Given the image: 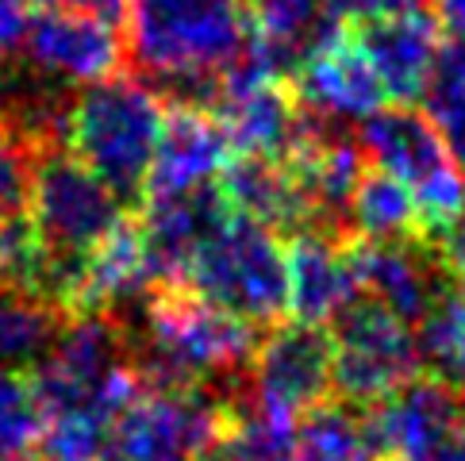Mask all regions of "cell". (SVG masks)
Wrapping results in <instances>:
<instances>
[{
  "instance_id": "6da1fadb",
  "label": "cell",
  "mask_w": 465,
  "mask_h": 461,
  "mask_svg": "<svg viewBox=\"0 0 465 461\" xmlns=\"http://www.w3.org/2000/svg\"><path fill=\"white\" fill-rule=\"evenodd\" d=\"M27 377L43 411V461H101L115 423L143 392L127 323L112 316H70Z\"/></svg>"
},
{
  "instance_id": "7a4b0ae2",
  "label": "cell",
  "mask_w": 465,
  "mask_h": 461,
  "mask_svg": "<svg viewBox=\"0 0 465 461\" xmlns=\"http://www.w3.org/2000/svg\"><path fill=\"white\" fill-rule=\"evenodd\" d=\"M127 342L143 388L208 392L239 416L258 327L227 316L185 285H165L127 319Z\"/></svg>"
},
{
  "instance_id": "3957f363",
  "label": "cell",
  "mask_w": 465,
  "mask_h": 461,
  "mask_svg": "<svg viewBox=\"0 0 465 461\" xmlns=\"http://www.w3.org/2000/svg\"><path fill=\"white\" fill-rule=\"evenodd\" d=\"M127 39L135 74L165 101L208 108L246 54V0H131Z\"/></svg>"
},
{
  "instance_id": "277c9868",
  "label": "cell",
  "mask_w": 465,
  "mask_h": 461,
  "mask_svg": "<svg viewBox=\"0 0 465 461\" xmlns=\"http://www.w3.org/2000/svg\"><path fill=\"white\" fill-rule=\"evenodd\" d=\"M165 96L139 74H115L74 96L65 123V151L89 166L120 196V204H143L162 131Z\"/></svg>"
},
{
  "instance_id": "5b68a950",
  "label": "cell",
  "mask_w": 465,
  "mask_h": 461,
  "mask_svg": "<svg viewBox=\"0 0 465 461\" xmlns=\"http://www.w3.org/2000/svg\"><path fill=\"white\" fill-rule=\"evenodd\" d=\"M185 289L251 327H277L289 311V246L246 216H231L193 258Z\"/></svg>"
},
{
  "instance_id": "8992f818",
  "label": "cell",
  "mask_w": 465,
  "mask_h": 461,
  "mask_svg": "<svg viewBox=\"0 0 465 461\" xmlns=\"http://www.w3.org/2000/svg\"><path fill=\"white\" fill-rule=\"evenodd\" d=\"M354 135L370 166L392 173L411 189L423 216V235L430 227L446 223L465 204V177L454 166L442 131L423 112L408 104L381 108L354 127Z\"/></svg>"
},
{
  "instance_id": "52a82bcc",
  "label": "cell",
  "mask_w": 465,
  "mask_h": 461,
  "mask_svg": "<svg viewBox=\"0 0 465 461\" xmlns=\"http://www.w3.org/2000/svg\"><path fill=\"white\" fill-rule=\"evenodd\" d=\"M335 350V392L354 407H377L420 377L423 354L415 327L392 316L370 296L358 300L331 323Z\"/></svg>"
},
{
  "instance_id": "ba28073f",
  "label": "cell",
  "mask_w": 465,
  "mask_h": 461,
  "mask_svg": "<svg viewBox=\"0 0 465 461\" xmlns=\"http://www.w3.org/2000/svg\"><path fill=\"white\" fill-rule=\"evenodd\" d=\"M335 392V350L331 331L312 323H281L258 338L246 369L242 407L277 427H296L308 411Z\"/></svg>"
},
{
  "instance_id": "9c48e42d",
  "label": "cell",
  "mask_w": 465,
  "mask_h": 461,
  "mask_svg": "<svg viewBox=\"0 0 465 461\" xmlns=\"http://www.w3.org/2000/svg\"><path fill=\"white\" fill-rule=\"evenodd\" d=\"M231 411L208 392L143 388L127 404L101 461H201Z\"/></svg>"
},
{
  "instance_id": "30bf717a",
  "label": "cell",
  "mask_w": 465,
  "mask_h": 461,
  "mask_svg": "<svg viewBox=\"0 0 465 461\" xmlns=\"http://www.w3.org/2000/svg\"><path fill=\"white\" fill-rule=\"evenodd\" d=\"M208 112L235 154L285 158L304 127V104L296 101L292 81L273 77L242 54V62L215 85Z\"/></svg>"
},
{
  "instance_id": "8fae6325",
  "label": "cell",
  "mask_w": 465,
  "mask_h": 461,
  "mask_svg": "<svg viewBox=\"0 0 465 461\" xmlns=\"http://www.w3.org/2000/svg\"><path fill=\"white\" fill-rule=\"evenodd\" d=\"M370 411L385 457L465 461V392L439 377H415L411 385Z\"/></svg>"
},
{
  "instance_id": "7c38bea8",
  "label": "cell",
  "mask_w": 465,
  "mask_h": 461,
  "mask_svg": "<svg viewBox=\"0 0 465 461\" xmlns=\"http://www.w3.org/2000/svg\"><path fill=\"white\" fill-rule=\"evenodd\" d=\"M292 93L312 115L342 127L365 123L389 101L351 27H339L304 58L292 74Z\"/></svg>"
},
{
  "instance_id": "4fadbf2b",
  "label": "cell",
  "mask_w": 465,
  "mask_h": 461,
  "mask_svg": "<svg viewBox=\"0 0 465 461\" xmlns=\"http://www.w3.org/2000/svg\"><path fill=\"white\" fill-rule=\"evenodd\" d=\"M351 261L358 277V292L389 308L392 316L420 327L427 311L439 304L446 285L454 281L435 258L427 239H396V242H351Z\"/></svg>"
},
{
  "instance_id": "5bb4252c",
  "label": "cell",
  "mask_w": 465,
  "mask_h": 461,
  "mask_svg": "<svg viewBox=\"0 0 465 461\" xmlns=\"http://www.w3.org/2000/svg\"><path fill=\"white\" fill-rule=\"evenodd\" d=\"M139 208H143L139 223L146 242V266H151L154 289L185 285L193 258L201 254L212 230L231 216L220 181L170 196H146Z\"/></svg>"
},
{
  "instance_id": "9a60e30c",
  "label": "cell",
  "mask_w": 465,
  "mask_h": 461,
  "mask_svg": "<svg viewBox=\"0 0 465 461\" xmlns=\"http://www.w3.org/2000/svg\"><path fill=\"white\" fill-rule=\"evenodd\" d=\"M20 54L35 70L74 89H85L124 70V35L89 20V15L65 8H35Z\"/></svg>"
},
{
  "instance_id": "2e32d148",
  "label": "cell",
  "mask_w": 465,
  "mask_h": 461,
  "mask_svg": "<svg viewBox=\"0 0 465 461\" xmlns=\"http://www.w3.org/2000/svg\"><path fill=\"white\" fill-rule=\"evenodd\" d=\"M354 31V39L361 43L365 58H370L373 74L381 81L389 101L396 104H415L423 96V85L430 77L442 51V20L430 5L381 15V20H365Z\"/></svg>"
},
{
  "instance_id": "e0dca14e",
  "label": "cell",
  "mask_w": 465,
  "mask_h": 461,
  "mask_svg": "<svg viewBox=\"0 0 465 461\" xmlns=\"http://www.w3.org/2000/svg\"><path fill=\"white\" fill-rule=\"evenodd\" d=\"M165 131L154 154L151 177H146V196H170L185 189L215 185L223 177L227 162L235 158L223 127L215 123V115L201 104H177L165 101Z\"/></svg>"
},
{
  "instance_id": "ac0fdd59",
  "label": "cell",
  "mask_w": 465,
  "mask_h": 461,
  "mask_svg": "<svg viewBox=\"0 0 465 461\" xmlns=\"http://www.w3.org/2000/svg\"><path fill=\"white\" fill-rule=\"evenodd\" d=\"M354 239L296 235L289 239V311L296 323H335L358 300V277L351 261Z\"/></svg>"
},
{
  "instance_id": "d6986e66",
  "label": "cell",
  "mask_w": 465,
  "mask_h": 461,
  "mask_svg": "<svg viewBox=\"0 0 465 461\" xmlns=\"http://www.w3.org/2000/svg\"><path fill=\"white\" fill-rule=\"evenodd\" d=\"M246 58L258 70L292 81L304 58L342 24L331 20L327 0H246Z\"/></svg>"
},
{
  "instance_id": "ffe728a7",
  "label": "cell",
  "mask_w": 465,
  "mask_h": 461,
  "mask_svg": "<svg viewBox=\"0 0 465 461\" xmlns=\"http://www.w3.org/2000/svg\"><path fill=\"white\" fill-rule=\"evenodd\" d=\"M220 189L235 216L254 220L262 227L277 230V235L296 239L312 230V208L281 158L235 154L220 177Z\"/></svg>"
},
{
  "instance_id": "44dd1931",
  "label": "cell",
  "mask_w": 465,
  "mask_h": 461,
  "mask_svg": "<svg viewBox=\"0 0 465 461\" xmlns=\"http://www.w3.org/2000/svg\"><path fill=\"white\" fill-rule=\"evenodd\" d=\"M377 423L370 407L346 400L320 404L292 427V461H381Z\"/></svg>"
},
{
  "instance_id": "7402d4cb",
  "label": "cell",
  "mask_w": 465,
  "mask_h": 461,
  "mask_svg": "<svg viewBox=\"0 0 465 461\" xmlns=\"http://www.w3.org/2000/svg\"><path fill=\"white\" fill-rule=\"evenodd\" d=\"M65 319L70 316L43 296L0 285V369L31 373L54 346Z\"/></svg>"
},
{
  "instance_id": "603a6c76",
  "label": "cell",
  "mask_w": 465,
  "mask_h": 461,
  "mask_svg": "<svg viewBox=\"0 0 465 461\" xmlns=\"http://www.w3.org/2000/svg\"><path fill=\"white\" fill-rule=\"evenodd\" d=\"M351 230L354 239L370 242L423 239V216L404 181H396L377 166H365L351 201Z\"/></svg>"
},
{
  "instance_id": "cb8c5ba5",
  "label": "cell",
  "mask_w": 465,
  "mask_h": 461,
  "mask_svg": "<svg viewBox=\"0 0 465 461\" xmlns=\"http://www.w3.org/2000/svg\"><path fill=\"white\" fill-rule=\"evenodd\" d=\"M420 354L439 381L465 392V277H454L427 319L415 327Z\"/></svg>"
},
{
  "instance_id": "d4e9b609",
  "label": "cell",
  "mask_w": 465,
  "mask_h": 461,
  "mask_svg": "<svg viewBox=\"0 0 465 461\" xmlns=\"http://www.w3.org/2000/svg\"><path fill=\"white\" fill-rule=\"evenodd\" d=\"M423 115L442 131V139L465 123V39H446L423 85Z\"/></svg>"
},
{
  "instance_id": "484cf974",
  "label": "cell",
  "mask_w": 465,
  "mask_h": 461,
  "mask_svg": "<svg viewBox=\"0 0 465 461\" xmlns=\"http://www.w3.org/2000/svg\"><path fill=\"white\" fill-rule=\"evenodd\" d=\"M43 411L27 373L0 369V461H20L39 442Z\"/></svg>"
},
{
  "instance_id": "4316f807",
  "label": "cell",
  "mask_w": 465,
  "mask_h": 461,
  "mask_svg": "<svg viewBox=\"0 0 465 461\" xmlns=\"http://www.w3.org/2000/svg\"><path fill=\"white\" fill-rule=\"evenodd\" d=\"M31 173H35V154L0 131V223L31 211Z\"/></svg>"
},
{
  "instance_id": "83f0119b",
  "label": "cell",
  "mask_w": 465,
  "mask_h": 461,
  "mask_svg": "<svg viewBox=\"0 0 465 461\" xmlns=\"http://www.w3.org/2000/svg\"><path fill=\"white\" fill-rule=\"evenodd\" d=\"M423 239H427L430 250H435V258L446 266V273H450V277H465V204L446 223L430 227Z\"/></svg>"
},
{
  "instance_id": "f1b7e54d",
  "label": "cell",
  "mask_w": 465,
  "mask_h": 461,
  "mask_svg": "<svg viewBox=\"0 0 465 461\" xmlns=\"http://www.w3.org/2000/svg\"><path fill=\"white\" fill-rule=\"evenodd\" d=\"M420 5H430V0H327V12L335 24L358 27L365 20H381V15H396Z\"/></svg>"
},
{
  "instance_id": "f546056e",
  "label": "cell",
  "mask_w": 465,
  "mask_h": 461,
  "mask_svg": "<svg viewBox=\"0 0 465 461\" xmlns=\"http://www.w3.org/2000/svg\"><path fill=\"white\" fill-rule=\"evenodd\" d=\"M31 20H35V0H0V62L24 51Z\"/></svg>"
},
{
  "instance_id": "4dcf8cb0",
  "label": "cell",
  "mask_w": 465,
  "mask_h": 461,
  "mask_svg": "<svg viewBox=\"0 0 465 461\" xmlns=\"http://www.w3.org/2000/svg\"><path fill=\"white\" fill-rule=\"evenodd\" d=\"M35 8H65V12L89 15V20L104 24L112 31H120V35H127L131 0H35Z\"/></svg>"
},
{
  "instance_id": "1f68e13d",
  "label": "cell",
  "mask_w": 465,
  "mask_h": 461,
  "mask_svg": "<svg viewBox=\"0 0 465 461\" xmlns=\"http://www.w3.org/2000/svg\"><path fill=\"white\" fill-rule=\"evenodd\" d=\"M439 20L454 31V39H465V0H430Z\"/></svg>"
},
{
  "instance_id": "d6a6232c",
  "label": "cell",
  "mask_w": 465,
  "mask_h": 461,
  "mask_svg": "<svg viewBox=\"0 0 465 461\" xmlns=\"http://www.w3.org/2000/svg\"><path fill=\"white\" fill-rule=\"evenodd\" d=\"M446 146H450L454 166H458V170H461V177H465V123H461V127H454L450 135H446Z\"/></svg>"
},
{
  "instance_id": "836d02e7",
  "label": "cell",
  "mask_w": 465,
  "mask_h": 461,
  "mask_svg": "<svg viewBox=\"0 0 465 461\" xmlns=\"http://www.w3.org/2000/svg\"><path fill=\"white\" fill-rule=\"evenodd\" d=\"M20 461H27V457H20Z\"/></svg>"
}]
</instances>
